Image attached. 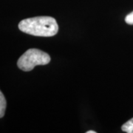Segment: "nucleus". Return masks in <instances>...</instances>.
<instances>
[{
    "label": "nucleus",
    "mask_w": 133,
    "mask_h": 133,
    "mask_svg": "<svg viewBox=\"0 0 133 133\" xmlns=\"http://www.w3.org/2000/svg\"><path fill=\"white\" fill-rule=\"evenodd\" d=\"M19 29L23 33L35 36L50 37L58 31L56 20L50 16H37L22 20Z\"/></svg>",
    "instance_id": "1"
},
{
    "label": "nucleus",
    "mask_w": 133,
    "mask_h": 133,
    "mask_svg": "<svg viewBox=\"0 0 133 133\" xmlns=\"http://www.w3.org/2000/svg\"><path fill=\"white\" fill-rule=\"evenodd\" d=\"M50 62V57L48 53L42 50L32 48L23 53L17 62V66L20 70L25 72L31 71L36 66L45 65Z\"/></svg>",
    "instance_id": "2"
},
{
    "label": "nucleus",
    "mask_w": 133,
    "mask_h": 133,
    "mask_svg": "<svg viewBox=\"0 0 133 133\" xmlns=\"http://www.w3.org/2000/svg\"><path fill=\"white\" fill-rule=\"evenodd\" d=\"M87 133H96V132H95V131H87Z\"/></svg>",
    "instance_id": "6"
},
{
    "label": "nucleus",
    "mask_w": 133,
    "mask_h": 133,
    "mask_svg": "<svg viewBox=\"0 0 133 133\" xmlns=\"http://www.w3.org/2000/svg\"><path fill=\"white\" fill-rule=\"evenodd\" d=\"M121 129L125 132L133 133V118L123 124L121 127Z\"/></svg>",
    "instance_id": "4"
},
{
    "label": "nucleus",
    "mask_w": 133,
    "mask_h": 133,
    "mask_svg": "<svg viewBox=\"0 0 133 133\" xmlns=\"http://www.w3.org/2000/svg\"><path fill=\"white\" fill-rule=\"evenodd\" d=\"M7 106V101L2 91L0 90V118H2L5 113V109Z\"/></svg>",
    "instance_id": "3"
},
{
    "label": "nucleus",
    "mask_w": 133,
    "mask_h": 133,
    "mask_svg": "<svg viewBox=\"0 0 133 133\" xmlns=\"http://www.w3.org/2000/svg\"><path fill=\"white\" fill-rule=\"evenodd\" d=\"M125 22L128 24H132L133 25V11L129 14L126 18H125Z\"/></svg>",
    "instance_id": "5"
}]
</instances>
